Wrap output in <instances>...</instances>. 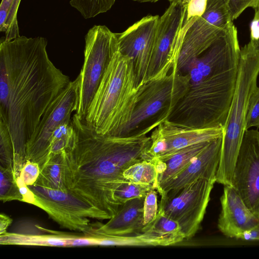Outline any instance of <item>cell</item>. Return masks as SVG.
<instances>
[{
    "label": "cell",
    "instance_id": "cell-1",
    "mask_svg": "<svg viewBox=\"0 0 259 259\" xmlns=\"http://www.w3.org/2000/svg\"><path fill=\"white\" fill-rule=\"evenodd\" d=\"M41 36H19L0 44V118L14 147L13 172L26 162V147L46 110L70 82L51 61Z\"/></svg>",
    "mask_w": 259,
    "mask_h": 259
},
{
    "label": "cell",
    "instance_id": "cell-2",
    "mask_svg": "<svg viewBox=\"0 0 259 259\" xmlns=\"http://www.w3.org/2000/svg\"><path fill=\"white\" fill-rule=\"evenodd\" d=\"M72 122L75 139L71 147L62 153V179L72 195L110 219L122 205L115 192L128 181L123 172L131 165L150 160L151 145L147 128L135 134L115 136L98 133L95 128L74 114Z\"/></svg>",
    "mask_w": 259,
    "mask_h": 259
},
{
    "label": "cell",
    "instance_id": "cell-3",
    "mask_svg": "<svg viewBox=\"0 0 259 259\" xmlns=\"http://www.w3.org/2000/svg\"><path fill=\"white\" fill-rule=\"evenodd\" d=\"M144 84L138 85L132 59L118 50L104 74L85 120L99 134L119 136L131 120Z\"/></svg>",
    "mask_w": 259,
    "mask_h": 259
},
{
    "label": "cell",
    "instance_id": "cell-4",
    "mask_svg": "<svg viewBox=\"0 0 259 259\" xmlns=\"http://www.w3.org/2000/svg\"><path fill=\"white\" fill-rule=\"evenodd\" d=\"M239 65L189 84L167 120L191 128H224L234 93Z\"/></svg>",
    "mask_w": 259,
    "mask_h": 259
},
{
    "label": "cell",
    "instance_id": "cell-5",
    "mask_svg": "<svg viewBox=\"0 0 259 259\" xmlns=\"http://www.w3.org/2000/svg\"><path fill=\"white\" fill-rule=\"evenodd\" d=\"M259 51L250 41L240 49L236 84L223 134L216 182L232 185L233 172L246 131V117L250 97L257 87Z\"/></svg>",
    "mask_w": 259,
    "mask_h": 259
},
{
    "label": "cell",
    "instance_id": "cell-6",
    "mask_svg": "<svg viewBox=\"0 0 259 259\" xmlns=\"http://www.w3.org/2000/svg\"><path fill=\"white\" fill-rule=\"evenodd\" d=\"M189 87V75L176 69L148 81L139 95L129 123L119 136L135 134L146 128L148 123L154 129L166 120Z\"/></svg>",
    "mask_w": 259,
    "mask_h": 259
},
{
    "label": "cell",
    "instance_id": "cell-7",
    "mask_svg": "<svg viewBox=\"0 0 259 259\" xmlns=\"http://www.w3.org/2000/svg\"><path fill=\"white\" fill-rule=\"evenodd\" d=\"M118 50L116 33L105 25H95L85 36L84 61L78 75V100L75 111L85 118L104 74Z\"/></svg>",
    "mask_w": 259,
    "mask_h": 259
},
{
    "label": "cell",
    "instance_id": "cell-8",
    "mask_svg": "<svg viewBox=\"0 0 259 259\" xmlns=\"http://www.w3.org/2000/svg\"><path fill=\"white\" fill-rule=\"evenodd\" d=\"M28 186L34 195V205L63 228L88 234L93 229L89 218L104 220L98 210L67 190L37 181Z\"/></svg>",
    "mask_w": 259,
    "mask_h": 259
},
{
    "label": "cell",
    "instance_id": "cell-9",
    "mask_svg": "<svg viewBox=\"0 0 259 259\" xmlns=\"http://www.w3.org/2000/svg\"><path fill=\"white\" fill-rule=\"evenodd\" d=\"M215 183L199 179L175 194L161 196L158 211L176 221L185 238H190L200 228Z\"/></svg>",
    "mask_w": 259,
    "mask_h": 259
},
{
    "label": "cell",
    "instance_id": "cell-10",
    "mask_svg": "<svg viewBox=\"0 0 259 259\" xmlns=\"http://www.w3.org/2000/svg\"><path fill=\"white\" fill-rule=\"evenodd\" d=\"M78 100V78L70 81L53 100L43 114L26 147V161L37 163L40 170L46 164L49 142L55 130L71 120Z\"/></svg>",
    "mask_w": 259,
    "mask_h": 259
},
{
    "label": "cell",
    "instance_id": "cell-11",
    "mask_svg": "<svg viewBox=\"0 0 259 259\" xmlns=\"http://www.w3.org/2000/svg\"><path fill=\"white\" fill-rule=\"evenodd\" d=\"M232 186L259 217V131H245L235 164Z\"/></svg>",
    "mask_w": 259,
    "mask_h": 259
},
{
    "label": "cell",
    "instance_id": "cell-12",
    "mask_svg": "<svg viewBox=\"0 0 259 259\" xmlns=\"http://www.w3.org/2000/svg\"><path fill=\"white\" fill-rule=\"evenodd\" d=\"M159 16L148 15L122 33H116L119 51L131 58L134 63L139 86L147 82Z\"/></svg>",
    "mask_w": 259,
    "mask_h": 259
},
{
    "label": "cell",
    "instance_id": "cell-13",
    "mask_svg": "<svg viewBox=\"0 0 259 259\" xmlns=\"http://www.w3.org/2000/svg\"><path fill=\"white\" fill-rule=\"evenodd\" d=\"M185 13L182 4L173 2L159 17L147 71V82L165 75L172 70L169 64V57L183 25Z\"/></svg>",
    "mask_w": 259,
    "mask_h": 259
},
{
    "label": "cell",
    "instance_id": "cell-14",
    "mask_svg": "<svg viewBox=\"0 0 259 259\" xmlns=\"http://www.w3.org/2000/svg\"><path fill=\"white\" fill-rule=\"evenodd\" d=\"M224 129L182 127L165 120L153 130L148 155L151 160L164 161L181 149L221 137Z\"/></svg>",
    "mask_w": 259,
    "mask_h": 259
},
{
    "label": "cell",
    "instance_id": "cell-15",
    "mask_svg": "<svg viewBox=\"0 0 259 259\" xmlns=\"http://www.w3.org/2000/svg\"><path fill=\"white\" fill-rule=\"evenodd\" d=\"M223 135L210 142L187 166L157 191L161 196L173 195L186 185L199 179L216 182Z\"/></svg>",
    "mask_w": 259,
    "mask_h": 259
},
{
    "label": "cell",
    "instance_id": "cell-16",
    "mask_svg": "<svg viewBox=\"0 0 259 259\" xmlns=\"http://www.w3.org/2000/svg\"><path fill=\"white\" fill-rule=\"evenodd\" d=\"M220 202L218 227L225 236L238 239L244 233L259 224V217L247 206L232 185L224 186Z\"/></svg>",
    "mask_w": 259,
    "mask_h": 259
},
{
    "label": "cell",
    "instance_id": "cell-17",
    "mask_svg": "<svg viewBox=\"0 0 259 259\" xmlns=\"http://www.w3.org/2000/svg\"><path fill=\"white\" fill-rule=\"evenodd\" d=\"M144 198H136L122 204L117 213L106 224L94 226L89 233L94 237L130 236L143 232Z\"/></svg>",
    "mask_w": 259,
    "mask_h": 259
},
{
    "label": "cell",
    "instance_id": "cell-18",
    "mask_svg": "<svg viewBox=\"0 0 259 259\" xmlns=\"http://www.w3.org/2000/svg\"><path fill=\"white\" fill-rule=\"evenodd\" d=\"M210 141L199 143L179 150L164 161V170L158 176L156 190L183 170Z\"/></svg>",
    "mask_w": 259,
    "mask_h": 259
},
{
    "label": "cell",
    "instance_id": "cell-19",
    "mask_svg": "<svg viewBox=\"0 0 259 259\" xmlns=\"http://www.w3.org/2000/svg\"><path fill=\"white\" fill-rule=\"evenodd\" d=\"M158 175L159 172L154 159L135 163L123 172L124 178L128 182L151 186L156 190L158 185Z\"/></svg>",
    "mask_w": 259,
    "mask_h": 259
},
{
    "label": "cell",
    "instance_id": "cell-20",
    "mask_svg": "<svg viewBox=\"0 0 259 259\" xmlns=\"http://www.w3.org/2000/svg\"><path fill=\"white\" fill-rule=\"evenodd\" d=\"M75 139V132L72 119L57 127L50 140L46 164L55 156L61 154L69 149L74 143Z\"/></svg>",
    "mask_w": 259,
    "mask_h": 259
},
{
    "label": "cell",
    "instance_id": "cell-21",
    "mask_svg": "<svg viewBox=\"0 0 259 259\" xmlns=\"http://www.w3.org/2000/svg\"><path fill=\"white\" fill-rule=\"evenodd\" d=\"M229 2L230 0H207L205 11L201 17L215 27H225L233 21Z\"/></svg>",
    "mask_w": 259,
    "mask_h": 259
},
{
    "label": "cell",
    "instance_id": "cell-22",
    "mask_svg": "<svg viewBox=\"0 0 259 259\" xmlns=\"http://www.w3.org/2000/svg\"><path fill=\"white\" fill-rule=\"evenodd\" d=\"M21 0H2L0 10L1 31L8 37L19 35L17 13Z\"/></svg>",
    "mask_w": 259,
    "mask_h": 259
},
{
    "label": "cell",
    "instance_id": "cell-23",
    "mask_svg": "<svg viewBox=\"0 0 259 259\" xmlns=\"http://www.w3.org/2000/svg\"><path fill=\"white\" fill-rule=\"evenodd\" d=\"M148 229L159 234L172 238L178 243L185 239L179 224L160 211H158L155 220L144 228L143 232Z\"/></svg>",
    "mask_w": 259,
    "mask_h": 259
},
{
    "label": "cell",
    "instance_id": "cell-24",
    "mask_svg": "<svg viewBox=\"0 0 259 259\" xmlns=\"http://www.w3.org/2000/svg\"><path fill=\"white\" fill-rule=\"evenodd\" d=\"M116 0H70V5L85 19L95 17L109 11Z\"/></svg>",
    "mask_w": 259,
    "mask_h": 259
},
{
    "label": "cell",
    "instance_id": "cell-25",
    "mask_svg": "<svg viewBox=\"0 0 259 259\" xmlns=\"http://www.w3.org/2000/svg\"><path fill=\"white\" fill-rule=\"evenodd\" d=\"M0 198L3 202L12 200L23 201L17 181L12 170L0 166Z\"/></svg>",
    "mask_w": 259,
    "mask_h": 259
},
{
    "label": "cell",
    "instance_id": "cell-26",
    "mask_svg": "<svg viewBox=\"0 0 259 259\" xmlns=\"http://www.w3.org/2000/svg\"><path fill=\"white\" fill-rule=\"evenodd\" d=\"M14 147L7 124L0 120V166L13 171Z\"/></svg>",
    "mask_w": 259,
    "mask_h": 259
},
{
    "label": "cell",
    "instance_id": "cell-27",
    "mask_svg": "<svg viewBox=\"0 0 259 259\" xmlns=\"http://www.w3.org/2000/svg\"><path fill=\"white\" fill-rule=\"evenodd\" d=\"M156 190L151 186L128 182L121 185L115 192V197L121 204L136 198H144L149 192Z\"/></svg>",
    "mask_w": 259,
    "mask_h": 259
},
{
    "label": "cell",
    "instance_id": "cell-28",
    "mask_svg": "<svg viewBox=\"0 0 259 259\" xmlns=\"http://www.w3.org/2000/svg\"><path fill=\"white\" fill-rule=\"evenodd\" d=\"M158 211L157 195L155 190L149 192L144 198L143 206V224L147 226L156 219Z\"/></svg>",
    "mask_w": 259,
    "mask_h": 259
},
{
    "label": "cell",
    "instance_id": "cell-29",
    "mask_svg": "<svg viewBox=\"0 0 259 259\" xmlns=\"http://www.w3.org/2000/svg\"><path fill=\"white\" fill-rule=\"evenodd\" d=\"M259 127V87L255 88L248 104L246 117V131L250 127Z\"/></svg>",
    "mask_w": 259,
    "mask_h": 259
},
{
    "label": "cell",
    "instance_id": "cell-30",
    "mask_svg": "<svg viewBox=\"0 0 259 259\" xmlns=\"http://www.w3.org/2000/svg\"><path fill=\"white\" fill-rule=\"evenodd\" d=\"M207 0H185L182 4L185 9V19H198L204 13Z\"/></svg>",
    "mask_w": 259,
    "mask_h": 259
},
{
    "label": "cell",
    "instance_id": "cell-31",
    "mask_svg": "<svg viewBox=\"0 0 259 259\" xmlns=\"http://www.w3.org/2000/svg\"><path fill=\"white\" fill-rule=\"evenodd\" d=\"M229 7L232 21L236 19L247 8H259V0H230Z\"/></svg>",
    "mask_w": 259,
    "mask_h": 259
},
{
    "label": "cell",
    "instance_id": "cell-32",
    "mask_svg": "<svg viewBox=\"0 0 259 259\" xmlns=\"http://www.w3.org/2000/svg\"><path fill=\"white\" fill-rule=\"evenodd\" d=\"M40 173L38 164L35 162L27 161L22 168L19 177L27 186L35 183Z\"/></svg>",
    "mask_w": 259,
    "mask_h": 259
},
{
    "label": "cell",
    "instance_id": "cell-33",
    "mask_svg": "<svg viewBox=\"0 0 259 259\" xmlns=\"http://www.w3.org/2000/svg\"><path fill=\"white\" fill-rule=\"evenodd\" d=\"M255 48L259 51V8L255 14L250 24V40Z\"/></svg>",
    "mask_w": 259,
    "mask_h": 259
},
{
    "label": "cell",
    "instance_id": "cell-34",
    "mask_svg": "<svg viewBox=\"0 0 259 259\" xmlns=\"http://www.w3.org/2000/svg\"><path fill=\"white\" fill-rule=\"evenodd\" d=\"M16 181L19 191L23 197V202L34 205L35 198L32 191L29 189L28 186L23 182L19 177L16 179Z\"/></svg>",
    "mask_w": 259,
    "mask_h": 259
},
{
    "label": "cell",
    "instance_id": "cell-35",
    "mask_svg": "<svg viewBox=\"0 0 259 259\" xmlns=\"http://www.w3.org/2000/svg\"><path fill=\"white\" fill-rule=\"evenodd\" d=\"M238 240L247 241H259V224L251 230L244 233Z\"/></svg>",
    "mask_w": 259,
    "mask_h": 259
},
{
    "label": "cell",
    "instance_id": "cell-36",
    "mask_svg": "<svg viewBox=\"0 0 259 259\" xmlns=\"http://www.w3.org/2000/svg\"><path fill=\"white\" fill-rule=\"evenodd\" d=\"M12 219L6 214L1 213L0 215V234L7 233L8 227L11 224Z\"/></svg>",
    "mask_w": 259,
    "mask_h": 259
},
{
    "label": "cell",
    "instance_id": "cell-37",
    "mask_svg": "<svg viewBox=\"0 0 259 259\" xmlns=\"http://www.w3.org/2000/svg\"><path fill=\"white\" fill-rule=\"evenodd\" d=\"M133 1L140 2V3H147V2L155 3L159 0H133Z\"/></svg>",
    "mask_w": 259,
    "mask_h": 259
},
{
    "label": "cell",
    "instance_id": "cell-38",
    "mask_svg": "<svg viewBox=\"0 0 259 259\" xmlns=\"http://www.w3.org/2000/svg\"><path fill=\"white\" fill-rule=\"evenodd\" d=\"M185 0H168V1L171 3H182Z\"/></svg>",
    "mask_w": 259,
    "mask_h": 259
}]
</instances>
